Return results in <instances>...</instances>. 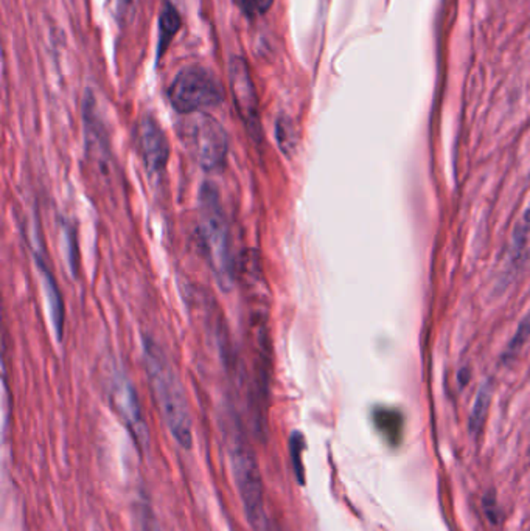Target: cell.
Masks as SVG:
<instances>
[{"instance_id":"cell-2","label":"cell","mask_w":530,"mask_h":531,"mask_svg":"<svg viewBox=\"0 0 530 531\" xmlns=\"http://www.w3.org/2000/svg\"><path fill=\"white\" fill-rule=\"evenodd\" d=\"M199 238L216 282L224 291H229L237 277L229 224L218 193L208 184L203 185L199 193Z\"/></svg>"},{"instance_id":"cell-21","label":"cell","mask_w":530,"mask_h":531,"mask_svg":"<svg viewBox=\"0 0 530 531\" xmlns=\"http://www.w3.org/2000/svg\"><path fill=\"white\" fill-rule=\"evenodd\" d=\"M269 531H283V530H282L280 527H277V525L272 524V525H271V530H269Z\"/></svg>"},{"instance_id":"cell-7","label":"cell","mask_w":530,"mask_h":531,"mask_svg":"<svg viewBox=\"0 0 530 531\" xmlns=\"http://www.w3.org/2000/svg\"><path fill=\"white\" fill-rule=\"evenodd\" d=\"M109 393L112 406H114L121 421L125 423L136 445L142 452H148L150 449V431H148L137 391L126 374L116 373L112 376Z\"/></svg>"},{"instance_id":"cell-17","label":"cell","mask_w":530,"mask_h":531,"mask_svg":"<svg viewBox=\"0 0 530 531\" xmlns=\"http://www.w3.org/2000/svg\"><path fill=\"white\" fill-rule=\"evenodd\" d=\"M530 232V210H527L523 216V220L518 224V227L515 230V237H514V258H518L526 247V241H527V234Z\"/></svg>"},{"instance_id":"cell-10","label":"cell","mask_w":530,"mask_h":531,"mask_svg":"<svg viewBox=\"0 0 530 531\" xmlns=\"http://www.w3.org/2000/svg\"><path fill=\"white\" fill-rule=\"evenodd\" d=\"M373 424L390 446H398L403 440V415L395 408L377 407L373 411Z\"/></svg>"},{"instance_id":"cell-13","label":"cell","mask_w":530,"mask_h":531,"mask_svg":"<svg viewBox=\"0 0 530 531\" xmlns=\"http://www.w3.org/2000/svg\"><path fill=\"white\" fill-rule=\"evenodd\" d=\"M275 137H277V143H279V148L285 155L291 158L292 151L295 148V128L292 125V120L288 117H280L277 120L275 125Z\"/></svg>"},{"instance_id":"cell-14","label":"cell","mask_w":530,"mask_h":531,"mask_svg":"<svg viewBox=\"0 0 530 531\" xmlns=\"http://www.w3.org/2000/svg\"><path fill=\"white\" fill-rule=\"evenodd\" d=\"M529 339H530V312L523 320L519 321V325L516 328V333L514 334V337L510 339L507 348L504 350L502 361L509 362V361L514 359L515 356L521 351V348H523L527 344Z\"/></svg>"},{"instance_id":"cell-19","label":"cell","mask_w":530,"mask_h":531,"mask_svg":"<svg viewBox=\"0 0 530 531\" xmlns=\"http://www.w3.org/2000/svg\"><path fill=\"white\" fill-rule=\"evenodd\" d=\"M484 507H485V512H486V516H489V519H490V522H493V524H496V522H499V515H498V507H496V503H494V499L491 498V503H486L485 502V505H484Z\"/></svg>"},{"instance_id":"cell-4","label":"cell","mask_w":530,"mask_h":531,"mask_svg":"<svg viewBox=\"0 0 530 531\" xmlns=\"http://www.w3.org/2000/svg\"><path fill=\"white\" fill-rule=\"evenodd\" d=\"M168 100L179 114L192 115L218 106L224 100L223 84L212 71L192 66L180 71L168 89Z\"/></svg>"},{"instance_id":"cell-18","label":"cell","mask_w":530,"mask_h":531,"mask_svg":"<svg viewBox=\"0 0 530 531\" xmlns=\"http://www.w3.org/2000/svg\"><path fill=\"white\" fill-rule=\"evenodd\" d=\"M240 4L249 14H265L272 6L274 0H240Z\"/></svg>"},{"instance_id":"cell-9","label":"cell","mask_w":530,"mask_h":531,"mask_svg":"<svg viewBox=\"0 0 530 531\" xmlns=\"http://www.w3.org/2000/svg\"><path fill=\"white\" fill-rule=\"evenodd\" d=\"M34 255H36V264L41 271L42 275V282H44V289L47 295V301H49V309H50V316H51V324H53V329L56 333V337L61 339L64 333V304H63V297H61L58 284L55 282V277L51 274L49 269L46 259L41 257L39 250H34Z\"/></svg>"},{"instance_id":"cell-16","label":"cell","mask_w":530,"mask_h":531,"mask_svg":"<svg viewBox=\"0 0 530 531\" xmlns=\"http://www.w3.org/2000/svg\"><path fill=\"white\" fill-rule=\"evenodd\" d=\"M290 450H291V457H292V468H294L295 477H297L300 485H303V482H305V468H303V463H302V454H303V450H305V440H303L300 432L292 433L291 441H290Z\"/></svg>"},{"instance_id":"cell-8","label":"cell","mask_w":530,"mask_h":531,"mask_svg":"<svg viewBox=\"0 0 530 531\" xmlns=\"http://www.w3.org/2000/svg\"><path fill=\"white\" fill-rule=\"evenodd\" d=\"M137 138L146 170L151 174H162L168 163L170 145L160 125L151 115H145L138 123Z\"/></svg>"},{"instance_id":"cell-11","label":"cell","mask_w":530,"mask_h":531,"mask_svg":"<svg viewBox=\"0 0 530 531\" xmlns=\"http://www.w3.org/2000/svg\"><path fill=\"white\" fill-rule=\"evenodd\" d=\"M490 403H491V388L489 386V382H484L479 391H477L472 413H470V420H468V431H470L472 435L481 433L484 423L486 420V415H489Z\"/></svg>"},{"instance_id":"cell-5","label":"cell","mask_w":530,"mask_h":531,"mask_svg":"<svg viewBox=\"0 0 530 531\" xmlns=\"http://www.w3.org/2000/svg\"><path fill=\"white\" fill-rule=\"evenodd\" d=\"M182 125V138L204 171H218L229 153L228 133L218 120L207 114H192Z\"/></svg>"},{"instance_id":"cell-1","label":"cell","mask_w":530,"mask_h":531,"mask_svg":"<svg viewBox=\"0 0 530 531\" xmlns=\"http://www.w3.org/2000/svg\"><path fill=\"white\" fill-rule=\"evenodd\" d=\"M143 351L148 382L162 420L178 445L190 449L193 445V426L184 386L158 344L145 339Z\"/></svg>"},{"instance_id":"cell-12","label":"cell","mask_w":530,"mask_h":531,"mask_svg":"<svg viewBox=\"0 0 530 531\" xmlns=\"http://www.w3.org/2000/svg\"><path fill=\"white\" fill-rule=\"evenodd\" d=\"M179 29H180V16L176 8L167 2L163 5L162 13H160V36H162L160 50L167 47L168 41L175 36Z\"/></svg>"},{"instance_id":"cell-15","label":"cell","mask_w":530,"mask_h":531,"mask_svg":"<svg viewBox=\"0 0 530 531\" xmlns=\"http://www.w3.org/2000/svg\"><path fill=\"white\" fill-rule=\"evenodd\" d=\"M112 17L120 25H128L134 21L138 8V0H109Z\"/></svg>"},{"instance_id":"cell-20","label":"cell","mask_w":530,"mask_h":531,"mask_svg":"<svg viewBox=\"0 0 530 531\" xmlns=\"http://www.w3.org/2000/svg\"><path fill=\"white\" fill-rule=\"evenodd\" d=\"M141 531H160V528L151 517H146V520H143V524L141 527Z\"/></svg>"},{"instance_id":"cell-6","label":"cell","mask_w":530,"mask_h":531,"mask_svg":"<svg viewBox=\"0 0 530 531\" xmlns=\"http://www.w3.org/2000/svg\"><path fill=\"white\" fill-rule=\"evenodd\" d=\"M229 84L238 115L246 126L248 134L255 143L263 142V128L260 120V104L254 80L248 63L243 58H232L229 64Z\"/></svg>"},{"instance_id":"cell-3","label":"cell","mask_w":530,"mask_h":531,"mask_svg":"<svg viewBox=\"0 0 530 531\" xmlns=\"http://www.w3.org/2000/svg\"><path fill=\"white\" fill-rule=\"evenodd\" d=\"M229 457L233 480L250 528L254 531H269L272 522L266 512L263 477L254 450L245 438L235 437L229 446Z\"/></svg>"}]
</instances>
